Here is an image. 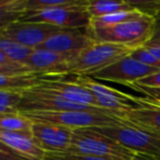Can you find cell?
I'll use <instances>...</instances> for the list:
<instances>
[{
  "mask_svg": "<svg viewBox=\"0 0 160 160\" xmlns=\"http://www.w3.org/2000/svg\"><path fill=\"white\" fill-rule=\"evenodd\" d=\"M129 56L135 58L136 60L140 62L142 64L146 65V66L160 69V60L157 59L146 47L142 46V47H138V48L134 49Z\"/></svg>",
  "mask_w": 160,
  "mask_h": 160,
  "instance_id": "cell-27",
  "label": "cell"
},
{
  "mask_svg": "<svg viewBox=\"0 0 160 160\" xmlns=\"http://www.w3.org/2000/svg\"><path fill=\"white\" fill-rule=\"evenodd\" d=\"M45 76L38 73H29V75L14 76V77L0 76V89L25 92L32 88L40 86Z\"/></svg>",
  "mask_w": 160,
  "mask_h": 160,
  "instance_id": "cell-18",
  "label": "cell"
},
{
  "mask_svg": "<svg viewBox=\"0 0 160 160\" xmlns=\"http://www.w3.org/2000/svg\"><path fill=\"white\" fill-rule=\"evenodd\" d=\"M140 16H142V13H140L137 10H128V11H121L116 12V13L108 14V16L100 17V18H91V22H90V25L88 29H109V28H113L115 25L121 24V23L136 19Z\"/></svg>",
  "mask_w": 160,
  "mask_h": 160,
  "instance_id": "cell-21",
  "label": "cell"
},
{
  "mask_svg": "<svg viewBox=\"0 0 160 160\" xmlns=\"http://www.w3.org/2000/svg\"><path fill=\"white\" fill-rule=\"evenodd\" d=\"M0 142H3L13 150L27 156L33 160H44L45 152L36 145L32 136L21 133L0 131Z\"/></svg>",
  "mask_w": 160,
  "mask_h": 160,
  "instance_id": "cell-16",
  "label": "cell"
},
{
  "mask_svg": "<svg viewBox=\"0 0 160 160\" xmlns=\"http://www.w3.org/2000/svg\"><path fill=\"white\" fill-rule=\"evenodd\" d=\"M67 152L114 160H131L136 155V152L99 133L93 127L73 129L70 147Z\"/></svg>",
  "mask_w": 160,
  "mask_h": 160,
  "instance_id": "cell-2",
  "label": "cell"
},
{
  "mask_svg": "<svg viewBox=\"0 0 160 160\" xmlns=\"http://www.w3.org/2000/svg\"><path fill=\"white\" fill-rule=\"evenodd\" d=\"M64 29L45 24V23H31L24 21L11 23L0 29V36L9 40L16 41L22 45L31 48H40L47 40L60 32Z\"/></svg>",
  "mask_w": 160,
  "mask_h": 160,
  "instance_id": "cell-9",
  "label": "cell"
},
{
  "mask_svg": "<svg viewBox=\"0 0 160 160\" xmlns=\"http://www.w3.org/2000/svg\"><path fill=\"white\" fill-rule=\"evenodd\" d=\"M129 87L142 92L144 94H146V96L148 97L147 99H144L146 102L160 107V89H158V88L142 87V86H137V85H132V86H129Z\"/></svg>",
  "mask_w": 160,
  "mask_h": 160,
  "instance_id": "cell-29",
  "label": "cell"
},
{
  "mask_svg": "<svg viewBox=\"0 0 160 160\" xmlns=\"http://www.w3.org/2000/svg\"><path fill=\"white\" fill-rule=\"evenodd\" d=\"M22 114L28 116L33 122L52 123V124L60 125V126L68 127L71 129L115 126V125H122L126 123L116 116L89 111L29 112V113Z\"/></svg>",
  "mask_w": 160,
  "mask_h": 160,
  "instance_id": "cell-6",
  "label": "cell"
},
{
  "mask_svg": "<svg viewBox=\"0 0 160 160\" xmlns=\"http://www.w3.org/2000/svg\"><path fill=\"white\" fill-rule=\"evenodd\" d=\"M44 160H114L109 158L94 157L88 155H77L70 152H46Z\"/></svg>",
  "mask_w": 160,
  "mask_h": 160,
  "instance_id": "cell-28",
  "label": "cell"
},
{
  "mask_svg": "<svg viewBox=\"0 0 160 160\" xmlns=\"http://www.w3.org/2000/svg\"><path fill=\"white\" fill-rule=\"evenodd\" d=\"M75 58V56L71 55L36 48L27 62V65L35 73L45 77H64L69 73L70 62Z\"/></svg>",
  "mask_w": 160,
  "mask_h": 160,
  "instance_id": "cell-12",
  "label": "cell"
},
{
  "mask_svg": "<svg viewBox=\"0 0 160 160\" xmlns=\"http://www.w3.org/2000/svg\"><path fill=\"white\" fill-rule=\"evenodd\" d=\"M148 43L160 44V13L156 17V23H155V29H153L152 38H150V41Z\"/></svg>",
  "mask_w": 160,
  "mask_h": 160,
  "instance_id": "cell-32",
  "label": "cell"
},
{
  "mask_svg": "<svg viewBox=\"0 0 160 160\" xmlns=\"http://www.w3.org/2000/svg\"><path fill=\"white\" fill-rule=\"evenodd\" d=\"M131 160H160V159L158 157L146 155V153H136Z\"/></svg>",
  "mask_w": 160,
  "mask_h": 160,
  "instance_id": "cell-34",
  "label": "cell"
},
{
  "mask_svg": "<svg viewBox=\"0 0 160 160\" xmlns=\"http://www.w3.org/2000/svg\"><path fill=\"white\" fill-rule=\"evenodd\" d=\"M93 43L94 41L88 34L87 29L65 30L52 36L40 48L77 57Z\"/></svg>",
  "mask_w": 160,
  "mask_h": 160,
  "instance_id": "cell-13",
  "label": "cell"
},
{
  "mask_svg": "<svg viewBox=\"0 0 160 160\" xmlns=\"http://www.w3.org/2000/svg\"><path fill=\"white\" fill-rule=\"evenodd\" d=\"M27 13V0H0V29L21 21Z\"/></svg>",
  "mask_w": 160,
  "mask_h": 160,
  "instance_id": "cell-17",
  "label": "cell"
},
{
  "mask_svg": "<svg viewBox=\"0 0 160 160\" xmlns=\"http://www.w3.org/2000/svg\"><path fill=\"white\" fill-rule=\"evenodd\" d=\"M29 73H35L30 68L29 65L11 59L0 52V76L14 77V76L29 75Z\"/></svg>",
  "mask_w": 160,
  "mask_h": 160,
  "instance_id": "cell-24",
  "label": "cell"
},
{
  "mask_svg": "<svg viewBox=\"0 0 160 160\" xmlns=\"http://www.w3.org/2000/svg\"><path fill=\"white\" fill-rule=\"evenodd\" d=\"M38 87L49 90L69 102L98 107L93 94L73 79L62 80L60 77H45Z\"/></svg>",
  "mask_w": 160,
  "mask_h": 160,
  "instance_id": "cell-14",
  "label": "cell"
},
{
  "mask_svg": "<svg viewBox=\"0 0 160 160\" xmlns=\"http://www.w3.org/2000/svg\"><path fill=\"white\" fill-rule=\"evenodd\" d=\"M65 111H89L109 114L120 118L121 112H113L98 107L72 103L62 99L58 94L42 87H35L23 93V99L18 108V112H65Z\"/></svg>",
  "mask_w": 160,
  "mask_h": 160,
  "instance_id": "cell-4",
  "label": "cell"
},
{
  "mask_svg": "<svg viewBox=\"0 0 160 160\" xmlns=\"http://www.w3.org/2000/svg\"><path fill=\"white\" fill-rule=\"evenodd\" d=\"M133 10L150 17H157L160 13V0H128Z\"/></svg>",
  "mask_w": 160,
  "mask_h": 160,
  "instance_id": "cell-26",
  "label": "cell"
},
{
  "mask_svg": "<svg viewBox=\"0 0 160 160\" xmlns=\"http://www.w3.org/2000/svg\"><path fill=\"white\" fill-rule=\"evenodd\" d=\"M73 80L93 94L97 104L101 109L110 110L113 112H125L131 109L142 107L136 102L135 97L123 93L116 89L102 85L91 77L75 76Z\"/></svg>",
  "mask_w": 160,
  "mask_h": 160,
  "instance_id": "cell-8",
  "label": "cell"
},
{
  "mask_svg": "<svg viewBox=\"0 0 160 160\" xmlns=\"http://www.w3.org/2000/svg\"><path fill=\"white\" fill-rule=\"evenodd\" d=\"M159 70L160 69L146 66V65L136 60L135 58L127 56V57L116 62L115 64L104 68L103 70L93 73L90 77L93 79L123 83V85H126L129 87L133 83L137 82L138 80L142 79L149 75H152Z\"/></svg>",
  "mask_w": 160,
  "mask_h": 160,
  "instance_id": "cell-10",
  "label": "cell"
},
{
  "mask_svg": "<svg viewBox=\"0 0 160 160\" xmlns=\"http://www.w3.org/2000/svg\"><path fill=\"white\" fill-rule=\"evenodd\" d=\"M93 128L134 152L146 153L160 158L159 134L147 131L129 123Z\"/></svg>",
  "mask_w": 160,
  "mask_h": 160,
  "instance_id": "cell-5",
  "label": "cell"
},
{
  "mask_svg": "<svg viewBox=\"0 0 160 160\" xmlns=\"http://www.w3.org/2000/svg\"><path fill=\"white\" fill-rule=\"evenodd\" d=\"M155 23V17L142 14L136 19L109 29L90 30L87 28V32L94 42L114 43L136 49L145 46L150 41Z\"/></svg>",
  "mask_w": 160,
  "mask_h": 160,
  "instance_id": "cell-1",
  "label": "cell"
},
{
  "mask_svg": "<svg viewBox=\"0 0 160 160\" xmlns=\"http://www.w3.org/2000/svg\"><path fill=\"white\" fill-rule=\"evenodd\" d=\"M136 102L142 107L121 112L120 118L126 123L160 135V107L150 104L139 98H136Z\"/></svg>",
  "mask_w": 160,
  "mask_h": 160,
  "instance_id": "cell-15",
  "label": "cell"
},
{
  "mask_svg": "<svg viewBox=\"0 0 160 160\" xmlns=\"http://www.w3.org/2000/svg\"><path fill=\"white\" fill-rule=\"evenodd\" d=\"M0 160H33L13 150L3 142H0Z\"/></svg>",
  "mask_w": 160,
  "mask_h": 160,
  "instance_id": "cell-30",
  "label": "cell"
},
{
  "mask_svg": "<svg viewBox=\"0 0 160 160\" xmlns=\"http://www.w3.org/2000/svg\"><path fill=\"white\" fill-rule=\"evenodd\" d=\"M91 18H100L108 14L116 13L121 11L133 10L129 5L128 0H100V1H91L89 0L87 8Z\"/></svg>",
  "mask_w": 160,
  "mask_h": 160,
  "instance_id": "cell-19",
  "label": "cell"
},
{
  "mask_svg": "<svg viewBox=\"0 0 160 160\" xmlns=\"http://www.w3.org/2000/svg\"><path fill=\"white\" fill-rule=\"evenodd\" d=\"M133 51V48L125 45L94 42L70 62L69 73L90 77L93 73L103 70L118 60L129 56Z\"/></svg>",
  "mask_w": 160,
  "mask_h": 160,
  "instance_id": "cell-3",
  "label": "cell"
},
{
  "mask_svg": "<svg viewBox=\"0 0 160 160\" xmlns=\"http://www.w3.org/2000/svg\"><path fill=\"white\" fill-rule=\"evenodd\" d=\"M34 51V48L22 45L16 41L0 36V52L13 60L27 64Z\"/></svg>",
  "mask_w": 160,
  "mask_h": 160,
  "instance_id": "cell-23",
  "label": "cell"
},
{
  "mask_svg": "<svg viewBox=\"0 0 160 160\" xmlns=\"http://www.w3.org/2000/svg\"><path fill=\"white\" fill-rule=\"evenodd\" d=\"M133 85L142 86V87H147V88H158V89H160V70L152 73V75H149V76H147V77L142 78V79L138 80L137 82L133 83Z\"/></svg>",
  "mask_w": 160,
  "mask_h": 160,
  "instance_id": "cell-31",
  "label": "cell"
},
{
  "mask_svg": "<svg viewBox=\"0 0 160 160\" xmlns=\"http://www.w3.org/2000/svg\"><path fill=\"white\" fill-rule=\"evenodd\" d=\"M72 133L73 129L52 123L33 122L32 126V138L45 152H67Z\"/></svg>",
  "mask_w": 160,
  "mask_h": 160,
  "instance_id": "cell-11",
  "label": "cell"
},
{
  "mask_svg": "<svg viewBox=\"0 0 160 160\" xmlns=\"http://www.w3.org/2000/svg\"><path fill=\"white\" fill-rule=\"evenodd\" d=\"M32 126L33 122L20 112L0 115V131L32 136Z\"/></svg>",
  "mask_w": 160,
  "mask_h": 160,
  "instance_id": "cell-20",
  "label": "cell"
},
{
  "mask_svg": "<svg viewBox=\"0 0 160 160\" xmlns=\"http://www.w3.org/2000/svg\"><path fill=\"white\" fill-rule=\"evenodd\" d=\"M88 3L89 0H27V13L41 12L56 8L88 6Z\"/></svg>",
  "mask_w": 160,
  "mask_h": 160,
  "instance_id": "cell-22",
  "label": "cell"
},
{
  "mask_svg": "<svg viewBox=\"0 0 160 160\" xmlns=\"http://www.w3.org/2000/svg\"><path fill=\"white\" fill-rule=\"evenodd\" d=\"M144 47H146L157 59L160 60V44H152V43H147Z\"/></svg>",
  "mask_w": 160,
  "mask_h": 160,
  "instance_id": "cell-33",
  "label": "cell"
},
{
  "mask_svg": "<svg viewBox=\"0 0 160 160\" xmlns=\"http://www.w3.org/2000/svg\"><path fill=\"white\" fill-rule=\"evenodd\" d=\"M88 6L69 8H56L41 12L27 13L21 21L31 23H45L64 30L87 29L91 22Z\"/></svg>",
  "mask_w": 160,
  "mask_h": 160,
  "instance_id": "cell-7",
  "label": "cell"
},
{
  "mask_svg": "<svg viewBox=\"0 0 160 160\" xmlns=\"http://www.w3.org/2000/svg\"><path fill=\"white\" fill-rule=\"evenodd\" d=\"M22 91L0 89V115L18 112V108L23 99Z\"/></svg>",
  "mask_w": 160,
  "mask_h": 160,
  "instance_id": "cell-25",
  "label": "cell"
}]
</instances>
